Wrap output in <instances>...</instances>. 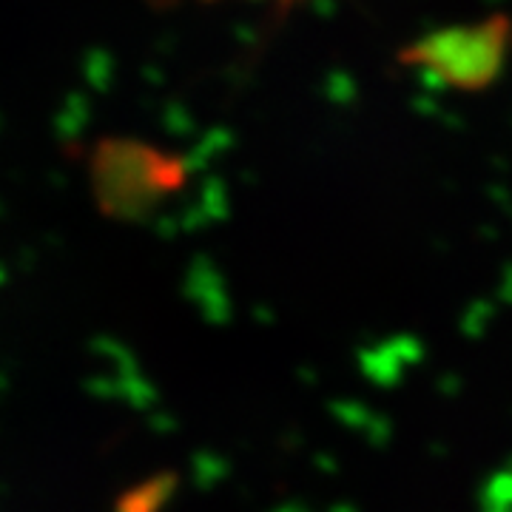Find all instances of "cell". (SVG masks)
Returning <instances> with one entry per match:
<instances>
[{
  "mask_svg": "<svg viewBox=\"0 0 512 512\" xmlns=\"http://www.w3.org/2000/svg\"><path fill=\"white\" fill-rule=\"evenodd\" d=\"M512 52V20L490 15L476 23L436 29L407 43L399 63L433 74L447 89L476 94L490 89L501 77Z\"/></svg>",
  "mask_w": 512,
  "mask_h": 512,
  "instance_id": "1",
  "label": "cell"
},
{
  "mask_svg": "<svg viewBox=\"0 0 512 512\" xmlns=\"http://www.w3.org/2000/svg\"><path fill=\"white\" fill-rule=\"evenodd\" d=\"M92 171L100 208L114 220H143L163 194L180 191L188 180L183 157L126 137L100 140L92 154Z\"/></svg>",
  "mask_w": 512,
  "mask_h": 512,
  "instance_id": "2",
  "label": "cell"
},
{
  "mask_svg": "<svg viewBox=\"0 0 512 512\" xmlns=\"http://www.w3.org/2000/svg\"><path fill=\"white\" fill-rule=\"evenodd\" d=\"M177 490V476L174 473H160L143 481L140 487H131L114 504V512H163L165 504Z\"/></svg>",
  "mask_w": 512,
  "mask_h": 512,
  "instance_id": "3",
  "label": "cell"
},
{
  "mask_svg": "<svg viewBox=\"0 0 512 512\" xmlns=\"http://www.w3.org/2000/svg\"><path fill=\"white\" fill-rule=\"evenodd\" d=\"M0 282H6V271L3 268H0Z\"/></svg>",
  "mask_w": 512,
  "mask_h": 512,
  "instance_id": "4",
  "label": "cell"
},
{
  "mask_svg": "<svg viewBox=\"0 0 512 512\" xmlns=\"http://www.w3.org/2000/svg\"><path fill=\"white\" fill-rule=\"evenodd\" d=\"M285 3H291V0H285Z\"/></svg>",
  "mask_w": 512,
  "mask_h": 512,
  "instance_id": "5",
  "label": "cell"
}]
</instances>
